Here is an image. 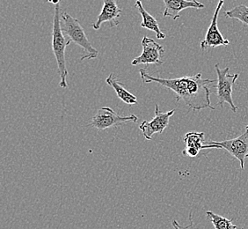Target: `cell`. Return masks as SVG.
I'll list each match as a JSON object with an SVG mask.
<instances>
[{
    "mask_svg": "<svg viewBox=\"0 0 248 229\" xmlns=\"http://www.w3.org/2000/svg\"><path fill=\"white\" fill-rule=\"evenodd\" d=\"M140 76L143 84L157 83L160 86L168 88L175 93L177 100H182L186 106L194 111L211 109L215 110L211 106L210 100V84L216 82L215 80L202 79V73L195 76L182 77L178 79H163L158 77L152 76L146 69H140Z\"/></svg>",
    "mask_w": 248,
    "mask_h": 229,
    "instance_id": "cell-1",
    "label": "cell"
},
{
    "mask_svg": "<svg viewBox=\"0 0 248 229\" xmlns=\"http://www.w3.org/2000/svg\"><path fill=\"white\" fill-rule=\"evenodd\" d=\"M55 5V12L53 17L52 25V51L56 57L58 64V74L60 76V86L62 88H66V78L68 76V70L66 67V58L65 50L68 45L71 44L70 39L62 32L61 28V10H60V1L51 2Z\"/></svg>",
    "mask_w": 248,
    "mask_h": 229,
    "instance_id": "cell-2",
    "label": "cell"
},
{
    "mask_svg": "<svg viewBox=\"0 0 248 229\" xmlns=\"http://www.w3.org/2000/svg\"><path fill=\"white\" fill-rule=\"evenodd\" d=\"M61 28L63 33L66 34L72 43L78 45L84 51H86V54L81 57V61L86 59H93L98 57L99 51L92 45L87 38L85 30L78 19L72 17L68 13H62L61 15Z\"/></svg>",
    "mask_w": 248,
    "mask_h": 229,
    "instance_id": "cell-3",
    "label": "cell"
},
{
    "mask_svg": "<svg viewBox=\"0 0 248 229\" xmlns=\"http://www.w3.org/2000/svg\"><path fill=\"white\" fill-rule=\"evenodd\" d=\"M215 68L217 74V85L214 86V87L217 88V105L223 107L224 103H227L231 107V110L236 113L238 108L234 104L232 99V86L238 80L239 74H229V67L222 70L220 69L218 64L216 65Z\"/></svg>",
    "mask_w": 248,
    "mask_h": 229,
    "instance_id": "cell-4",
    "label": "cell"
},
{
    "mask_svg": "<svg viewBox=\"0 0 248 229\" xmlns=\"http://www.w3.org/2000/svg\"><path fill=\"white\" fill-rule=\"evenodd\" d=\"M217 148L224 149L231 153L233 157L239 160L240 168H245V161L248 158V125L246 127V131L238 138L224 140V141H211L206 144L205 149Z\"/></svg>",
    "mask_w": 248,
    "mask_h": 229,
    "instance_id": "cell-5",
    "label": "cell"
},
{
    "mask_svg": "<svg viewBox=\"0 0 248 229\" xmlns=\"http://www.w3.org/2000/svg\"><path fill=\"white\" fill-rule=\"evenodd\" d=\"M139 117L135 114H130L127 116L120 115L109 107H102L92 118L89 125L99 131H103L111 127L123 125L126 123H137Z\"/></svg>",
    "mask_w": 248,
    "mask_h": 229,
    "instance_id": "cell-6",
    "label": "cell"
},
{
    "mask_svg": "<svg viewBox=\"0 0 248 229\" xmlns=\"http://www.w3.org/2000/svg\"><path fill=\"white\" fill-rule=\"evenodd\" d=\"M142 47L143 52L139 57H136L132 60V65L150 64L160 65L164 64L162 57L165 53V49L162 45L156 43L153 38L144 36L142 40Z\"/></svg>",
    "mask_w": 248,
    "mask_h": 229,
    "instance_id": "cell-7",
    "label": "cell"
},
{
    "mask_svg": "<svg viewBox=\"0 0 248 229\" xmlns=\"http://www.w3.org/2000/svg\"><path fill=\"white\" fill-rule=\"evenodd\" d=\"M175 110H172L168 112H161L159 107L156 104L155 107V116L151 121H143L139 126V130L142 131L144 139L152 140L154 134H162L163 131L169 124V120L173 115Z\"/></svg>",
    "mask_w": 248,
    "mask_h": 229,
    "instance_id": "cell-8",
    "label": "cell"
},
{
    "mask_svg": "<svg viewBox=\"0 0 248 229\" xmlns=\"http://www.w3.org/2000/svg\"><path fill=\"white\" fill-rule=\"evenodd\" d=\"M224 1L221 0L217 5L215 13L211 19L210 27L206 33L205 38L201 42L202 50H205L210 47L217 48L218 46H227L230 44L229 41L227 39L224 38L217 27L218 15H219L220 11L224 5Z\"/></svg>",
    "mask_w": 248,
    "mask_h": 229,
    "instance_id": "cell-9",
    "label": "cell"
},
{
    "mask_svg": "<svg viewBox=\"0 0 248 229\" xmlns=\"http://www.w3.org/2000/svg\"><path fill=\"white\" fill-rule=\"evenodd\" d=\"M122 9L120 8L117 2L115 0H104L103 7L100 15L97 18V20L93 24L94 30H99L100 26L109 22L110 28H115L119 25V18L122 14Z\"/></svg>",
    "mask_w": 248,
    "mask_h": 229,
    "instance_id": "cell-10",
    "label": "cell"
},
{
    "mask_svg": "<svg viewBox=\"0 0 248 229\" xmlns=\"http://www.w3.org/2000/svg\"><path fill=\"white\" fill-rule=\"evenodd\" d=\"M166 9L164 11V17H170L173 20L180 18V13L187 8L195 9H203L205 6L200 2L196 0H164Z\"/></svg>",
    "mask_w": 248,
    "mask_h": 229,
    "instance_id": "cell-11",
    "label": "cell"
},
{
    "mask_svg": "<svg viewBox=\"0 0 248 229\" xmlns=\"http://www.w3.org/2000/svg\"><path fill=\"white\" fill-rule=\"evenodd\" d=\"M136 7L138 8L139 14L141 15L142 18H143V21L141 22L140 26L143 29L153 31L156 34L157 39H160V40L162 39L163 40V39L166 38L167 35H166V33H163L162 31L159 29L157 19H155L153 15H150L148 12L144 9L143 3L140 0H138L136 2Z\"/></svg>",
    "mask_w": 248,
    "mask_h": 229,
    "instance_id": "cell-12",
    "label": "cell"
},
{
    "mask_svg": "<svg viewBox=\"0 0 248 229\" xmlns=\"http://www.w3.org/2000/svg\"><path fill=\"white\" fill-rule=\"evenodd\" d=\"M106 82L108 83V86H111L112 88H114V90L115 91V93H116V95L118 96L120 100H123L126 104H128V105H137V104H139L138 98L132 95L130 92L126 90L124 88V84L118 82L113 73L109 74V76L107 78Z\"/></svg>",
    "mask_w": 248,
    "mask_h": 229,
    "instance_id": "cell-13",
    "label": "cell"
},
{
    "mask_svg": "<svg viewBox=\"0 0 248 229\" xmlns=\"http://www.w3.org/2000/svg\"><path fill=\"white\" fill-rule=\"evenodd\" d=\"M206 218L211 221L215 229H237V226L232 223V220L214 213L211 211L206 212Z\"/></svg>",
    "mask_w": 248,
    "mask_h": 229,
    "instance_id": "cell-14",
    "label": "cell"
},
{
    "mask_svg": "<svg viewBox=\"0 0 248 229\" xmlns=\"http://www.w3.org/2000/svg\"><path fill=\"white\" fill-rule=\"evenodd\" d=\"M204 142V133L203 132H187L184 137V143L186 147L194 148L200 152L201 150L205 149Z\"/></svg>",
    "mask_w": 248,
    "mask_h": 229,
    "instance_id": "cell-15",
    "label": "cell"
},
{
    "mask_svg": "<svg viewBox=\"0 0 248 229\" xmlns=\"http://www.w3.org/2000/svg\"><path fill=\"white\" fill-rule=\"evenodd\" d=\"M224 15L226 18L239 19L243 24V28L248 27V6L245 5H239L229 11H225Z\"/></svg>",
    "mask_w": 248,
    "mask_h": 229,
    "instance_id": "cell-16",
    "label": "cell"
},
{
    "mask_svg": "<svg viewBox=\"0 0 248 229\" xmlns=\"http://www.w3.org/2000/svg\"><path fill=\"white\" fill-rule=\"evenodd\" d=\"M182 154L187 157H196L199 154V151L194 148L186 147L182 151Z\"/></svg>",
    "mask_w": 248,
    "mask_h": 229,
    "instance_id": "cell-17",
    "label": "cell"
},
{
    "mask_svg": "<svg viewBox=\"0 0 248 229\" xmlns=\"http://www.w3.org/2000/svg\"><path fill=\"white\" fill-rule=\"evenodd\" d=\"M189 219H190L191 229H193V227H192V226H193V220H192V213H191L190 214H189ZM172 227H173V229H182L176 220H172Z\"/></svg>",
    "mask_w": 248,
    "mask_h": 229,
    "instance_id": "cell-18",
    "label": "cell"
}]
</instances>
